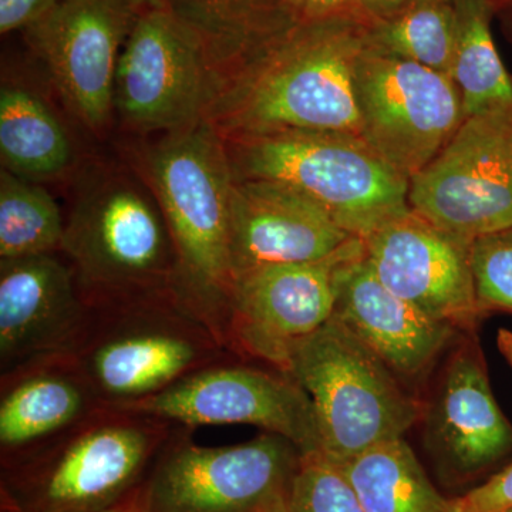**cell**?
Instances as JSON below:
<instances>
[{
  "label": "cell",
  "instance_id": "obj_2",
  "mask_svg": "<svg viewBox=\"0 0 512 512\" xmlns=\"http://www.w3.org/2000/svg\"><path fill=\"white\" fill-rule=\"evenodd\" d=\"M180 424L103 407L0 466L2 512H103L140 493Z\"/></svg>",
  "mask_w": 512,
  "mask_h": 512
},
{
  "label": "cell",
  "instance_id": "obj_16",
  "mask_svg": "<svg viewBox=\"0 0 512 512\" xmlns=\"http://www.w3.org/2000/svg\"><path fill=\"white\" fill-rule=\"evenodd\" d=\"M90 303L63 254L0 259V375L72 353Z\"/></svg>",
  "mask_w": 512,
  "mask_h": 512
},
{
  "label": "cell",
  "instance_id": "obj_29",
  "mask_svg": "<svg viewBox=\"0 0 512 512\" xmlns=\"http://www.w3.org/2000/svg\"><path fill=\"white\" fill-rule=\"evenodd\" d=\"M457 512H498L512 507V461L485 483L456 498Z\"/></svg>",
  "mask_w": 512,
  "mask_h": 512
},
{
  "label": "cell",
  "instance_id": "obj_14",
  "mask_svg": "<svg viewBox=\"0 0 512 512\" xmlns=\"http://www.w3.org/2000/svg\"><path fill=\"white\" fill-rule=\"evenodd\" d=\"M362 249L359 238L323 261L262 266L238 275L229 298L228 349L285 372L293 346L333 318L336 271Z\"/></svg>",
  "mask_w": 512,
  "mask_h": 512
},
{
  "label": "cell",
  "instance_id": "obj_4",
  "mask_svg": "<svg viewBox=\"0 0 512 512\" xmlns=\"http://www.w3.org/2000/svg\"><path fill=\"white\" fill-rule=\"evenodd\" d=\"M72 355L101 403L127 409L238 357L175 291L90 303Z\"/></svg>",
  "mask_w": 512,
  "mask_h": 512
},
{
  "label": "cell",
  "instance_id": "obj_8",
  "mask_svg": "<svg viewBox=\"0 0 512 512\" xmlns=\"http://www.w3.org/2000/svg\"><path fill=\"white\" fill-rule=\"evenodd\" d=\"M178 426L138 493L144 512H286L302 451L274 433L198 446Z\"/></svg>",
  "mask_w": 512,
  "mask_h": 512
},
{
  "label": "cell",
  "instance_id": "obj_3",
  "mask_svg": "<svg viewBox=\"0 0 512 512\" xmlns=\"http://www.w3.org/2000/svg\"><path fill=\"white\" fill-rule=\"evenodd\" d=\"M144 170L177 251L175 292L210 323L227 346L234 284L229 210L235 178L224 138L205 119L165 134L148 150Z\"/></svg>",
  "mask_w": 512,
  "mask_h": 512
},
{
  "label": "cell",
  "instance_id": "obj_25",
  "mask_svg": "<svg viewBox=\"0 0 512 512\" xmlns=\"http://www.w3.org/2000/svg\"><path fill=\"white\" fill-rule=\"evenodd\" d=\"M369 42L451 79L458 37L457 0H409L373 20Z\"/></svg>",
  "mask_w": 512,
  "mask_h": 512
},
{
  "label": "cell",
  "instance_id": "obj_24",
  "mask_svg": "<svg viewBox=\"0 0 512 512\" xmlns=\"http://www.w3.org/2000/svg\"><path fill=\"white\" fill-rule=\"evenodd\" d=\"M458 37L451 80L463 101L464 119L512 104V77L505 69L493 32L490 0H457Z\"/></svg>",
  "mask_w": 512,
  "mask_h": 512
},
{
  "label": "cell",
  "instance_id": "obj_10",
  "mask_svg": "<svg viewBox=\"0 0 512 512\" xmlns=\"http://www.w3.org/2000/svg\"><path fill=\"white\" fill-rule=\"evenodd\" d=\"M355 93L360 137L409 180L464 121L463 101L450 77L379 49L369 39L357 59Z\"/></svg>",
  "mask_w": 512,
  "mask_h": 512
},
{
  "label": "cell",
  "instance_id": "obj_22",
  "mask_svg": "<svg viewBox=\"0 0 512 512\" xmlns=\"http://www.w3.org/2000/svg\"><path fill=\"white\" fill-rule=\"evenodd\" d=\"M336 466L366 512H457L456 498L440 494L404 439L377 444Z\"/></svg>",
  "mask_w": 512,
  "mask_h": 512
},
{
  "label": "cell",
  "instance_id": "obj_26",
  "mask_svg": "<svg viewBox=\"0 0 512 512\" xmlns=\"http://www.w3.org/2000/svg\"><path fill=\"white\" fill-rule=\"evenodd\" d=\"M64 222L46 188L2 168L0 171V259L59 254Z\"/></svg>",
  "mask_w": 512,
  "mask_h": 512
},
{
  "label": "cell",
  "instance_id": "obj_32",
  "mask_svg": "<svg viewBox=\"0 0 512 512\" xmlns=\"http://www.w3.org/2000/svg\"><path fill=\"white\" fill-rule=\"evenodd\" d=\"M409 0H356L360 10L365 13L369 22L390 15L394 10L399 9Z\"/></svg>",
  "mask_w": 512,
  "mask_h": 512
},
{
  "label": "cell",
  "instance_id": "obj_7",
  "mask_svg": "<svg viewBox=\"0 0 512 512\" xmlns=\"http://www.w3.org/2000/svg\"><path fill=\"white\" fill-rule=\"evenodd\" d=\"M285 373L311 399L320 454L335 464L403 439L420 417L400 377L335 316L293 346Z\"/></svg>",
  "mask_w": 512,
  "mask_h": 512
},
{
  "label": "cell",
  "instance_id": "obj_15",
  "mask_svg": "<svg viewBox=\"0 0 512 512\" xmlns=\"http://www.w3.org/2000/svg\"><path fill=\"white\" fill-rule=\"evenodd\" d=\"M367 262L383 285L431 318L471 328L478 306L470 244L412 208L363 238Z\"/></svg>",
  "mask_w": 512,
  "mask_h": 512
},
{
  "label": "cell",
  "instance_id": "obj_12",
  "mask_svg": "<svg viewBox=\"0 0 512 512\" xmlns=\"http://www.w3.org/2000/svg\"><path fill=\"white\" fill-rule=\"evenodd\" d=\"M127 409L191 429L255 426L291 440L302 454L320 453L315 410L305 390L282 370L241 357L200 370Z\"/></svg>",
  "mask_w": 512,
  "mask_h": 512
},
{
  "label": "cell",
  "instance_id": "obj_11",
  "mask_svg": "<svg viewBox=\"0 0 512 512\" xmlns=\"http://www.w3.org/2000/svg\"><path fill=\"white\" fill-rule=\"evenodd\" d=\"M217 72L197 36L167 9H144L121 52L114 111L131 130L173 133L207 116Z\"/></svg>",
  "mask_w": 512,
  "mask_h": 512
},
{
  "label": "cell",
  "instance_id": "obj_34",
  "mask_svg": "<svg viewBox=\"0 0 512 512\" xmlns=\"http://www.w3.org/2000/svg\"><path fill=\"white\" fill-rule=\"evenodd\" d=\"M103 512H144L143 508H141L140 503H138V494L136 497L131 498V500L126 501V503L117 505V507L110 508V510Z\"/></svg>",
  "mask_w": 512,
  "mask_h": 512
},
{
  "label": "cell",
  "instance_id": "obj_20",
  "mask_svg": "<svg viewBox=\"0 0 512 512\" xmlns=\"http://www.w3.org/2000/svg\"><path fill=\"white\" fill-rule=\"evenodd\" d=\"M72 353L33 360L0 375V466L103 409Z\"/></svg>",
  "mask_w": 512,
  "mask_h": 512
},
{
  "label": "cell",
  "instance_id": "obj_13",
  "mask_svg": "<svg viewBox=\"0 0 512 512\" xmlns=\"http://www.w3.org/2000/svg\"><path fill=\"white\" fill-rule=\"evenodd\" d=\"M141 10L133 0H59L23 30L67 109L94 133L113 117L117 67Z\"/></svg>",
  "mask_w": 512,
  "mask_h": 512
},
{
  "label": "cell",
  "instance_id": "obj_23",
  "mask_svg": "<svg viewBox=\"0 0 512 512\" xmlns=\"http://www.w3.org/2000/svg\"><path fill=\"white\" fill-rule=\"evenodd\" d=\"M2 168L29 181L62 175L73 161L66 130L49 106L19 86L0 92Z\"/></svg>",
  "mask_w": 512,
  "mask_h": 512
},
{
  "label": "cell",
  "instance_id": "obj_5",
  "mask_svg": "<svg viewBox=\"0 0 512 512\" xmlns=\"http://www.w3.org/2000/svg\"><path fill=\"white\" fill-rule=\"evenodd\" d=\"M224 141L235 181L288 185L357 238L410 210L409 178L355 134L275 130Z\"/></svg>",
  "mask_w": 512,
  "mask_h": 512
},
{
  "label": "cell",
  "instance_id": "obj_37",
  "mask_svg": "<svg viewBox=\"0 0 512 512\" xmlns=\"http://www.w3.org/2000/svg\"><path fill=\"white\" fill-rule=\"evenodd\" d=\"M491 3H493L494 8H501V6L507 5V3H511L512 0H490Z\"/></svg>",
  "mask_w": 512,
  "mask_h": 512
},
{
  "label": "cell",
  "instance_id": "obj_19",
  "mask_svg": "<svg viewBox=\"0 0 512 512\" xmlns=\"http://www.w3.org/2000/svg\"><path fill=\"white\" fill-rule=\"evenodd\" d=\"M430 444L453 476L484 474L512 451V424L501 412L476 346L454 353L430 409Z\"/></svg>",
  "mask_w": 512,
  "mask_h": 512
},
{
  "label": "cell",
  "instance_id": "obj_28",
  "mask_svg": "<svg viewBox=\"0 0 512 512\" xmlns=\"http://www.w3.org/2000/svg\"><path fill=\"white\" fill-rule=\"evenodd\" d=\"M470 266L481 312L512 313V227L471 241Z\"/></svg>",
  "mask_w": 512,
  "mask_h": 512
},
{
  "label": "cell",
  "instance_id": "obj_17",
  "mask_svg": "<svg viewBox=\"0 0 512 512\" xmlns=\"http://www.w3.org/2000/svg\"><path fill=\"white\" fill-rule=\"evenodd\" d=\"M355 239L316 202L288 185L235 181L229 210L234 279L262 266L323 261Z\"/></svg>",
  "mask_w": 512,
  "mask_h": 512
},
{
  "label": "cell",
  "instance_id": "obj_31",
  "mask_svg": "<svg viewBox=\"0 0 512 512\" xmlns=\"http://www.w3.org/2000/svg\"><path fill=\"white\" fill-rule=\"evenodd\" d=\"M59 0H0V33L23 32L43 18Z\"/></svg>",
  "mask_w": 512,
  "mask_h": 512
},
{
  "label": "cell",
  "instance_id": "obj_30",
  "mask_svg": "<svg viewBox=\"0 0 512 512\" xmlns=\"http://www.w3.org/2000/svg\"><path fill=\"white\" fill-rule=\"evenodd\" d=\"M301 22L308 20L353 19L370 25L356 0H286Z\"/></svg>",
  "mask_w": 512,
  "mask_h": 512
},
{
  "label": "cell",
  "instance_id": "obj_36",
  "mask_svg": "<svg viewBox=\"0 0 512 512\" xmlns=\"http://www.w3.org/2000/svg\"><path fill=\"white\" fill-rule=\"evenodd\" d=\"M505 10V20H507L508 32H510L512 39V2L507 5L501 6Z\"/></svg>",
  "mask_w": 512,
  "mask_h": 512
},
{
  "label": "cell",
  "instance_id": "obj_27",
  "mask_svg": "<svg viewBox=\"0 0 512 512\" xmlns=\"http://www.w3.org/2000/svg\"><path fill=\"white\" fill-rule=\"evenodd\" d=\"M286 512H366L342 468L323 454H303Z\"/></svg>",
  "mask_w": 512,
  "mask_h": 512
},
{
  "label": "cell",
  "instance_id": "obj_6",
  "mask_svg": "<svg viewBox=\"0 0 512 512\" xmlns=\"http://www.w3.org/2000/svg\"><path fill=\"white\" fill-rule=\"evenodd\" d=\"M60 254L89 303L177 286V251L156 195L117 168L99 167L83 178L64 222Z\"/></svg>",
  "mask_w": 512,
  "mask_h": 512
},
{
  "label": "cell",
  "instance_id": "obj_35",
  "mask_svg": "<svg viewBox=\"0 0 512 512\" xmlns=\"http://www.w3.org/2000/svg\"><path fill=\"white\" fill-rule=\"evenodd\" d=\"M140 9H164V0H133Z\"/></svg>",
  "mask_w": 512,
  "mask_h": 512
},
{
  "label": "cell",
  "instance_id": "obj_33",
  "mask_svg": "<svg viewBox=\"0 0 512 512\" xmlns=\"http://www.w3.org/2000/svg\"><path fill=\"white\" fill-rule=\"evenodd\" d=\"M497 346L501 355L507 360L508 365L512 367V332L511 330L501 328L497 333Z\"/></svg>",
  "mask_w": 512,
  "mask_h": 512
},
{
  "label": "cell",
  "instance_id": "obj_1",
  "mask_svg": "<svg viewBox=\"0 0 512 512\" xmlns=\"http://www.w3.org/2000/svg\"><path fill=\"white\" fill-rule=\"evenodd\" d=\"M367 28L353 19L296 23L218 74L205 120L224 138L275 130L360 136L355 70Z\"/></svg>",
  "mask_w": 512,
  "mask_h": 512
},
{
  "label": "cell",
  "instance_id": "obj_18",
  "mask_svg": "<svg viewBox=\"0 0 512 512\" xmlns=\"http://www.w3.org/2000/svg\"><path fill=\"white\" fill-rule=\"evenodd\" d=\"M333 316L400 379H417L429 372L457 329L431 318L383 285L367 262L365 244L336 271Z\"/></svg>",
  "mask_w": 512,
  "mask_h": 512
},
{
  "label": "cell",
  "instance_id": "obj_9",
  "mask_svg": "<svg viewBox=\"0 0 512 512\" xmlns=\"http://www.w3.org/2000/svg\"><path fill=\"white\" fill-rule=\"evenodd\" d=\"M410 208L471 242L512 227V104L466 117L410 178Z\"/></svg>",
  "mask_w": 512,
  "mask_h": 512
},
{
  "label": "cell",
  "instance_id": "obj_38",
  "mask_svg": "<svg viewBox=\"0 0 512 512\" xmlns=\"http://www.w3.org/2000/svg\"><path fill=\"white\" fill-rule=\"evenodd\" d=\"M498 512H512V507L505 508V510H501V511H498Z\"/></svg>",
  "mask_w": 512,
  "mask_h": 512
},
{
  "label": "cell",
  "instance_id": "obj_21",
  "mask_svg": "<svg viewBox=\"0 0 512 512\" xmlns=\"http://www.w3.org/2000/svg\"><path fill=\"white\" fill-rule=\"evenodd\" d=\"M164 5L200 39L217 76L301 22L286 0H164Z\"/></svg>",
  "mask_w": 512,
  "mask_h": 512
}]
</instances>
